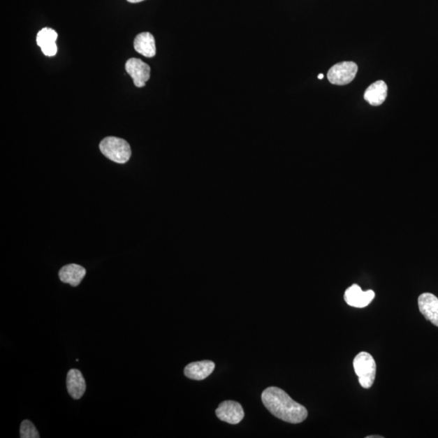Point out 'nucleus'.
I'll return each instance as SVG.
<instances>
[{"mask_svg": "<svg viewBox=\"0 0 438 438\" xmlns=\"http://www.w3.org/2000/svg\"><path fill=\"white\" fill-rule=\"evenodd\" d=\"M263 404L271 414L291 424H300L306 420L308 411L278 387L266 388L261 395Z\"/></svg>", "mask_w": 438, "mask_h": 438, "instance_id": "nucleus-1", "label": "nucleus"}, {"mask_svg": "<svg viewBox=\"0 0 438 438\" xmlns=\"http://www.w3.org/2000/svg\"><path fill=\"white\" fill-rule=\"evenodd\" d=\"M99 149L108 159L120 164L127 163L132 155L129 144L125 140L115 137L104 138Z\"/></svg>", "mask_w": 438, "mask_h": 438, "instance_id": "nucleus-2", "label": "nucleus"}, {"mask_svg": "<svg viewBox=\"0 0 438 438\" xmlns=\"http://www.w3.org/2000/svg\"><path fill=\"white\" fill-rule=\"evenodd\" d=\"M353 366L360 386L365 389L371 388L374 384L377 374V365L374 357L367 352H360L355 357Z\"/></svg>", "mask_w": 438, "mask_h": 438, "instance_id": "nucleus-3", "label": "nucleus"}, {"mask_svg": "<svg viewBox=\"0 0 438 438\" xmlns=\"http://www.w3.org/2000/svg\"><path fill=\"white\" fill-rule=\"evenodd\" d=\"M357 72H358V66L356 63L341 62L330 68L327 78L331 84L345 85L355 79Z\"/></svg>", "mask_w": 438, "mask_h": 438, "instance_id": "nucleus-4", "label": "nucleus"}, {"mask_svg": "<svg viewBox=\"0 0 438 438\" xmlns=\"http://www.w3.org/2000/svg\"><path fill=\"white\" fill-rule=\"evenodd\" d=\"M215 414L219 420L231 425L239 424L244 417L242 406L239 402L235 401L221 402L218 409H216Z\"/></svg>", "mask_w": 438, "mask_h": 438, "instance_id": "nucleus-5", "label": "nucleus"}, {"mask_svg": "<svg viewBox=\"0 0 438 438\" xmlns=\"http://www.w3.org/2000/svg\"><path fill=\"white\" fill-rule=\"evenodd\" d=\"M125 69L138 88L144 87L150 78V67L140 59H129L125 64Z\"/></svg>", "mask_w": 438, "mask_h": 438, "instance_id": "nucleus-6", "label": "nucleus"}, {"mask_svg": "<svg viewBox=\"0 0 438 438\" xmlns=\"http://www.w3.org/2000/svg\"><path fill=\"white\" fill-rule=\"evenodd\" d=\"M375 292L372 290L362 291L358 285L353 284L347 289L344 294L346 303L355 308H365L374 299Z\"/></svg>", "mask_w": 438, "mask_h": 438, "instance_id": "nucleus-7", "label": "nucleus"}, {"mask_svg": "<svg viewBox=\"0 0 438 438\" xmlns=\"http://www.w3.org/2000/svg\"><path fill=\"white\" fill-rule=\"evenodd\" d=\"M418 305L423 316L432 325L438 327V298L431 293H423L418 299Z\"/></svg>", "mask_w": 438, "mask_h": 438, "instance_id": "nucleus-8", "label": "nucleus"}, {"mask_svg": "<svg viewBox=\"0 0 438 438\" xmlns=\"http://www.w3.org/2000/svg\"><path fill=\"white\" fill-rule=\"evenodd\" d=\"M215 365L213 361L193 362L185 367L184 374L189 379L203 381L212 374Z\"/></svg>", "mask_w": 438, "mask_h": 438, "instance_id": "nucleus-9", "label": "nucleus"}, {"mask_svg": "<svg viewBox=\"0 0 438 438\" xmlns=\"http://www.w3.org/2000/svg\"><path fill=\"white\" fill-rule=\"evenodd\" d=\"M57 38V33L50 28H44L38 33L36 39L38 46L41 48L46 57H52L57 54V46L55 41Z\"/></svg>", "mask_w": 438, "mask_h": 438, "instance_id": "nucleus-10", "label": "nucleus"}, {"mask_svg": "<svg viewBox=\"0 0 438 438\" xmlns=\"http://www.w3.org/2000/svg\"><path fill=\"white\" fill-rule=\"evenodd\" d=\"M388 94V87L384 80H377L367 88L365 92L364 98L374 107L380 105L385 102Z\"/></svg>", "mask_w": 438, "mask_h": 438, "instance_id": "nucleus-11", "label": "nucleus"}, {"mask_svg": "<svg viewBox=\"0 0 438 438\" xmlns=\"http://www.w3.org/2000/svg\"><path fill=\"white\" fill-rule=\"evenodd\" d=\"M87 275V270L82 265L70 264L64 266L59 272V279L64 284H68L73 286H78L82 283Z\"/></svg>", "mask_w": 438, "mask_h": 438, "instance_id": "nucleus-12", "label": "nucleus"}, {"mask_svg": "<svg viewBox=\"0 0 438 438\" xmlns=\"http://www.w3.org/2000/svg\"><path fill=\"white\" fill-rule=\"evenodd\" d=\"M67 388L69 395H71L74 400H79L85 394V390H87V384L84 377L79 370H71L68 372L67 376Z\"/></svg>", "mask_w": 438, "mask_h": 438, "instance_id": "nucleus-13", "label": "nucleus"}, {"mask_svg": "<svg viewBox=\"0 0 438 438\" xmlns=\"http://www.w3.org/2000/svg\"><path fill=\"white\" fill-rule=\"evenodd\" d=\"M134 49L136 52L143 57L152 58L156 54L155 39L149 32L139 34L134 40Z\"/></svg>", "mask_w": 438, "mask_h": 438, "instance_id": "nucleus-14", "label": "nucleus"}, {"mask_svg": "<svg viewBox=\"0 0 438 438\" xmlns=\"http://www.w3.org/2000/svg\"><path fill=\"white\" fill-rule=\"evenodd\" d=\"M22 438H38L39 434L36 428L29 421H24L20 430Z\"/></svg>", "mask_w": 438, "mask_h": 438, "instance_id": "nucleus-15", "label": "nucleus"}, {"mask_svg": "<svg viewBox=\"0 0 438 438\" xmlns=\"http://www.w3.org/2000/svg\"><path fill=\"white\" fill-rule=\"evenodd\" d=\"M127 1L131 3H137L145 1V0H127Z\"/></svg>", "mask_w": 438, "mask_h": 438, "instance_id": "nucleus-16", "label": "nucleus"}, {"mask_svg": "<svg viewBox=\"0 0 438 438\" xmlns=\"http://www.w3.org/2000/svg\"><path fill=\"white\" fill-rule=\"evenodd\" d=\"M366 438H384V437H382V436H376V435H374V436L370 435V436L366 437Z\"/></svg>", "mask_w": 438, "mask_h": 438, "instance_id": "nucleus-17", "label": "nucleus"}, {"mask_svg": "<svg viewBox=\"0 0 438 438\" xmlns=\"http://www.w3.org/2000/svg\"><path fill=\"white\" fill-rule=\"evenodd\" d=\"M323 78H324V75L323 74L321 73V74L319 75V79L321 80V79H323Z\"/></svg>", "mask_w": 438, "mask_h": 438, "instance_id": "nucleus-18", "label": "nucleus"}]
</instances>
